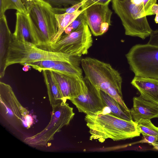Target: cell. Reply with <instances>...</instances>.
Listing matches in <instances>:
<instances>
[{
    "label": "cell",
    "mask_w": 158,
    "mask_h": 158,
    "mask_svg": "<svg viewBox=\"0 0 158 158\" xmlns=\"http://www.w3.org/2000/svg\"><path fill=\"white\" fill-rule=\"evenodd\" d=\"M157 0H112L113 10L120 18L126 35L143 40L150 36L151 29L146 16L153 15L152 6Z\"/></svg>",
    "instance_id": "6da1fadb"
},
{
    "label": "cell",
    "mask_w": 158,
    "mask_h": 158,
    "mask_svg": "<svg viewBox=\"0 0 158 158\" xmlns=\"http://www.w3.org/2000/svg\"><path fill=\"white\" fill-rule=\"evenodd\" d=\"M85 120L89 129V139L103 143L107 139L118 141L139 136L137 123L119 118L111 113L86 114Z\"/></svg>",
    "instance_id": "7a4b0ae2"
},
{
    "label": "cell",
    "mask_w": 158,
    "mask_h": 158,
    "mask_svg": "<svg viewBox=\"0 0 158 158\" xmlns=\"http://www.w3.org/2000/svg\"><path fill=\"white\" fill-rule=\"evenodd\" d=\"M51 60L69 62L77 61V58L68 54L46 50L36 45L16 40L13 34L7 57L6 67L12 64H25L38 61Z\"/></svg>",
    "instance_id": "3957f363"
},
{
    "label": "cell",
    "mask_w": 158,
    "mask_h": 158,
    "mask_svg": "<svg viewBox=\"0 0 158 158\" xmlns=\"http://www.w3.org/2000/svg\"><path fill=\"white\" fill-rule=\"evenodd\" d=\"M81 64L85 78L94 85L110 96L122 94V78L110 64L89 57L82 59Z\"/></svg>",
    "instance_id": "277c9868"
},
{
    "label": "cell",
    "mask_w": 158,
    "mask_h": 158,
    "mask_svg": "<svg viewBox=\"0 0 158 158\" xmlns=\"http://www.w3.org/2000/svg\"><path fill=\"white\" fill-rule=\"evenodd\" d=\"M24 5L39 30L42 48L48 50L58 27L53 7L43 0H33Z\"/></svg>",
    "instance_id": "5b68a950"
},
{
    "label": "cell",
    "mask_w": 158,
    "mask_h": 158,
    "mask_svg": "<svg viewBox=\"0 0 158 158\" xmlns=\"http://www.w3.org/2000/svg\"><path fill=\"white\" fill-rule=\"evenodd\" d=\"M51 119L46 127L40 132L26 138L24 142L32 147H47L54 139L55 135L63 127L68 125L75 113L73 109L63 101L52 105Z\"/></svg>",
    "instance_id": "8992f818"
},
{
    "label": "cell",
    "mask_w": 158,
    "mask_h": 158,
    "mask_svg": "<svg viewBox=\"0 0 158 158\" xmlns=\"http://www.w3.org/2000/svg\"><path fill=\"white\" fill-rule=\"evenodd\" d=\"M126 56L135 76L158 79V47L136 44Z\"/></svg>",
    "instance_id": "52a82bcc"
},
{
    "label": "cell",
    "mask_w": 158,
    "mask_h": 158,
    "mask_svg": "<svg viewBox=\"0 0 158 158\" xmlns=\"http://www.w3.org/2000/svg\"><path fill=\"white\" fill-rule=\"evenodd\" d=\"M93 43L90 29L86 22L75 31L61 35L48 50L81 57L87 54Z\"/></svg>",
    "instance_id": "ba28073f"
},
{
    "label": "cell",
    "mask_w": 158,
    "mask_h": 158,
    "mask_svg": "<svg viewBox=\"0 0 158 158\" xmlns=\"http://www.w3.org/2000/svg\"><path fill=\"white\" fill-rule=\"evenodd\" d=\"M0 114L12 127L17 129L23 126V120L29 111L20 103L11 86L0 82Z\"/></svg>",
    "instance_id": "9c48e42d"
},
{
    "label": "cell",
    "mask_w": 158,
    "mask_h": 158,
    "mask_svg": "<svg viewBox=\"0 0 158 158\" xmlns=\"http://www.w3.org/2000/svg\"><path fill=\"white\" fill-rule=\"evenodd\" d=\"M80 93L70 101L79 112L86 114L102 113L106 107L101 97L100 90L85 78Z\"/></svg>",
    "instance_id": "30bf717a"
},
{
    "label": "cell",
    "mask_w": 158,
    "mask_h": 158,
    "mask_svg": "<svg viewBox=\"0 0 158 158\" xmlns=\"http://www.w3.org/2000/svg\"><path fill=\"white\" fill-rule=\"evenodd\" d=\"M82 13L94 36L101 35L108 31L113 13L108 5L95 4L84 9Z\"/></svg>",
    "instance_id": "8fae6325"
},
{
    "label": "cell",
    "mask_w": 158,
    "mask_h": 158,
    "mask_svg": "<svg viewBox=\"0 0 158 158\" xmlns=\"http://www.w3.org/2000/svg\"><path fill=\"white\" fill-rule=\"evenodd\" d=\"M59 85L63 101L77 97L81 91L84 79L82 75H67L52 71Z\"/></svg>",
    "instance_id": "7c38bea8"
},
{
    "label": "cell",
    "mask_w": 158,
    "mask_h": 158,
    "mask_svg": "<svg viewBox=\"0 0 158 158\" xmlns=\"http://www.w3.org/2000/svg\"><path fill=\"white\" fill-rule=\"evenodd\" d=\"M130 113L133 120L137 123L142 119L158 118V104L145 99L140 95L133 98Z\"/></svg>",
    "instance_id": "4fadbf2b"
},
{
    "label": "cell",
    "mask_w": 158,
    "mask_h": 158,
    "mask_svg": "<svg viewBox=\"0 0 158 158\" xmlns=\"http://www.w3.org/2000/svg\"><path fill=\"white\" fill-rule=\"evenodd\" d=\"M131 84L144 98L158 104V79L135 76Z\"/></svg>",
    "instance_id": "5bb4252c"
},
{
    "label": "cell",
    "mask_w": 158,
    "mask_h": 158,
    "mask_svg": "<svg viewBox=\"0 0 158 158\" xmlns=\"http://www.w3.org/2000/svg\"><path fill=\"white\" fill-rule=\"evenodd\" d=\"M12 33L5 15L0 17V77L4 76L6 63Z\"/></svg>",
    "instance_id": "9a60e30c"
},
{
    "label": "cell",
    "mask_w": 158,
    "mask_h": 158,
    "mask_svg": "<svg viewBox=\"0 0 158 158\" xmlns=\"http://www.w3.org/2000/svg\"><path fill=\"white\" fill-rule=\"evenodd\" d=\"M15 14V29L14 32L12 33L14 37L19 41L31 43L36 45L30 30L27 15L18 11Z\"/></svg>",
    "instance_id": "2e32d148"
},
{
    "label": "cell",
    "mask_w": 158,
    "mask_h": 158,
    "mask_svg": "<svg viewBox=\"0 0 158 158\" xmlns=\"http://www.w3.org/2000/svg\"><path fill=\"white\" fill-rule=\"evenodd\" d=\"M42 72L51 106L63 101L59 85L52 71L46 70Z\"/></svg>",
    "instance_id": "e0dca14e"
},
{
    "label": "cell",
    "mask_w": 158,
    "mask_h": 158,
    "mask_svg": "<svg viewBox=\"0 0 158 158\" xmlns=\"http://www.w3.org/2000/svg\"><path fill=\"white\" fill-rule=\"evenodd\" d=\"M101 96L106 106L114 116L128 121L133 120L130 111L126 110L118 102L104 92L100 90Z\"/></svg>",
    "instance_id": "ac0fdd59"
},
{
    "label": "cell",
    "mask_w": 158,
    "mask_h": 158,
    "mask_svg": "<svg viewBox=\"0 0 158 158\" xmlns=\"http://www.w3.org/2000/svg\"><path fill=\"white\" fill-rule=\"evenodd\" d=\"M84 10L79 9L71 13L55 15L58 27L56 35L52 40L51 45L58 41L66 28Z\"/></svg>",
    "instance_id": "d6986e66"
},
{
    "label": "cell",
    "mask_w": 158,
    "mask_h": 158,
    "mask_svg": "<svg viewBox=\"0 0 158 158\" xmlns=\"http://www.w3.org/2000/svg\"><path fill=\"white\" fill-rule=\"evenodd\" d=\"M80 62L57 61L51 71L67 75L82 76V70L80 67Z\"/></svg>",
    "instance_id": "ffe728a7"
},
{
    "label": "cell",
    "mask_w": 158,
    "mask_h": 158,
    "mask_svg": "<svg viewBox=\"0 0 158 158\" xmlns=\"http://www.w3.org/2000/svg\"><path fill=\"white\" fill-rule=\"evenodd\" d=\"M9 9H14L26 15H28L27 8L22 0H0V17Z\"/></svg>",
    "instance_id": "44dd1931"
},
{
    "label": "cell",
    "mask_w": 158,
    "mask_h": 158,
    "mask_svg": "<svg viewBox=\"0 0 158 158\" xmlns=\"http://www.w3.org/2000/svg\"><path fill=\"white\" fill-rule=\"evenodd\" d=\"M137 124L139 131L143 135H151L158 138V127L154 125L151 120L142 119Z\"/></svg>",
    "instance_id": "7402d4cb"
},
{
    "label": "cell",
    "mask_w": 158,
    "mask_h": 158,
    "mask_svg": "<svg viewBox=\"0 0 158 158\" xmlns=\"http://www.w3.org/2000/svg\"><path fill=\"white\" fill-rule=\"evenodd\" d=\"M57 61V60H45L34 62L25 64L30 66L40 72H41L44 70H51Z\"/></svg>",
    "instance_id": "603a6c76"
},
{
    "label": "cell",
    "mask_w": 158,
    "mask_h": 158,
    "mask_svg": "<svg viewBox=\"0 0 158 158\" xmlns=\"http://www.w3.org/2000/svg\"><path fill=\"white\" fill-rule=\"evenodd\" d=\"M53 8H60L69 6H73L81 2L83 0H43Z\"/></svg>",
    "instance_id": "cb8c5ba5"
},
{
    "label": "cell",
    "mask_w": 158,
    "mask_h": 158,
    "mask_svg": "<svg viewBox=\"0 0 158 158\" xmlns=\"http://www.w3.org/2000/svg\"><path fill=\"white\" fill-rule=\"evenodd\" d=\"M85 22V17L82 12L68 26L71 28L73 31L78 28Z\"/></svg>",
    "instance_id": "d4e9b609"
},
{
    "label": "cell",
    "mask_w": 158,
    "mask_h": 158,
    "mask_svg": "<svg viewBox=\"0 0 158 158\" xmlns=\"http://www.w3.org/2000/svg\"><path fill=\"white\" fill-rule=\"evenodd\" d=\"M112 0H88L81 7V9L84 10L88 7L95 4L103 5H108Z\"/></svg>",
    "instance_id": "484cf974"
},
{
    "label": "cell",
    "mask_w": 158,
    "mask_h": 158,
    "mask_svg": "<svg viewBox=\"0 0 158 158\" xmlns=\"http://www.w3.org/2000/svg\"><path fill=\"white\" fill-rule=\"evenodd\" d=\"M147 44L158 47V30H152L150 35L149 40Z\"/></svg>",
    "instance_id": "4316f807"
},
{
    "label": "cell",
    "mask_w": 158,
    "mask_h": 158,
    "mask_svg": "<svg viewBox=\"0 0 158 158\" xmlns=\"http://www.w3.org/2000/svg\"><path fill=\"white\" fill-rule=\"evenodd\" d=\"M143 135L142 139L139 141L138 143H147L151 145L158 139V138L155 136L149 135Z\"/></svg>",
    "instance_id": "83f0119b"
},
{
    "label": "cell",
    "mask_w": 158,
    "mask_h": 158,
    "mask_svg": "<svg viewBox=\"0 0 158 158\" xmlns=\"http://www.w3.org/2000/svg\"><path fill=\"white\" fill-rule=\"evenodd\" d=\"M151 10L153 15H156L154 19L155 22L158 23V4L156 3L153 5L151 8Z\"/></svg>",
    "instance_id": "f1b7e54d"
},
{
    "label": "cell",
    "mask_w": 158,
    "mask_h": 158,
    "mask_svg": "<svg viewBox=\"0 0 158 158\" xmlns=\"http://www.w3.org/2000/svg\"><path fill=\"white\" fill-rule=\"evenodd\" d=\"M73 30L69 26H68L66 28L64 32H65L66 34H69Z\"/></svg>",
    "instance_id": "f546056e"
},
{
    "label": "cell",
    "mask_w": 158,
    "mask_h": 158,
    "mask_svg": "<svg viewBox=\"0 0 158 158\" xmlns=\"http://www.w3.org/2000/svg\"><path fill=\"white\" fill-rule=\"evenodd\" d=\"M151 145L153 146V148L158 150V139Z\"/></svg>",
    "instance_id": "4dcf8cb0"
},
{
    "label": "cell",
    "mask_w": 158,
    "mask_h": 158,
    "mask_svg": "<svg viewBox=\"0 0 158 158\" xmlns=\"http://www.w3.org/2000/svg\"><path fill=\"white\" fill-rule=\"evenodd\" d=\"M29 67H30V66L27 64H25L24 65L23 70L25 71H27L29 69Z\"/></svg>",
    "instance_id": "1f68e13d"
},
{
    "label": "cell",
    "mask_w": 158,
    "mask_h": 158,
    "mask_svg": "<svg viewBox=\"0 0 158 158\" xmlns=\"http://www.w3.org/2000/svg\"><path fill=\"white\" fill-rule=\"evenodd\" d=\"M33 0H24V4L26 2H30L32 1Z\"/></svg>",
    "instance_id": "d6a6232c"
},
{
    "label": "cell",
    "mask_w": 158,
    "mask_h": 158,
    "mask_svg": "<svg viewBox=\"0 0 158 158\" xmlns=\"http://www.w3.org/2000/svg\"><path fill=\"white\" fill-rule=\"evenodd\" d=\"M22 0L23 1V3H24V0Z\"/></svg>",
    "instance_id": "836d02e7"
}]
</instances>
